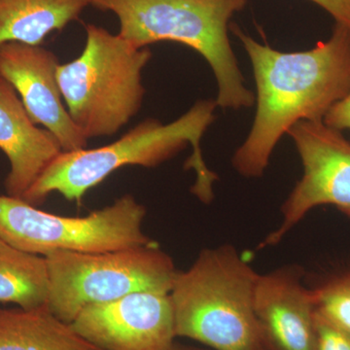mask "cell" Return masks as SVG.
I'll use <instances>...</instances> for the list:
<instances>
[{"label": "cell", "mask_w": 350, "mask_h": 350, "mask_svg": "<svg viewBox=\"0 0 350 350\" xmlns=\"http://www.w3.org/2000/svg\"><path fill=\"white\" fill-rule=\"evenodd\" d=\"M296 265L258 275L254 310L264 350H314L312 289Z\"/></svg>", "instance_id": "cell-11"}, {"label": "cell", "mask_w": 350, "mask_h": 350, "mask_svg": "<svg viewBox=\"0 0 350 350\" xmlns=\"http://www.w3.org/2000/svg\"><path fill=\"white\" fill-rule=\"evenodd\" d=\"M0 150L10 163L6 195L22 199L44 170L63 152L56 137L38 128L17 92L0 77Z\"/></svg>", "instance_id": "cell-12"}, {"label": "cell", "mask_w": 350, "mask_h": 350, "mask_svg": "<svg viewBox=\"0 0 350 350\" xmlns=\"http://www.w3.org/2000/svg\"><path fill=\"white\" fill-rule=\"evenodd\" d=\"M312 293L315 312L350 333V271L326 280Z\"/></svg>", "instance_id": "cell-16"}, {"label": "cell", "mask_w": 350, "mask_h": 350, "mask_svg": "<svg viewBox=\"0 0 350 350\" xmlns=\"http://www.w3.org/2000/svg\"><path fill=\"white\" fill-rule=\"evenodd\" d=\"M314 350H350V333L315 312Z\"/></svg>", "instance_id": "cell-17"}, {"label": "cell", "mask_w": 350, "mask_h": 350, "mask_svg": "<svg viewBox=\"0 0 350 350\" xmlns=\"http://www.w3.org/2000/svg\"><path fill=\"white\" fill-rule=\"evenodd\" d=\"M0 350H103L57 319L48 305L0 308Z\"/></svg>", "instance_id": "cell-13"}, {"label": "cell", "mask_w": 350, "mask_h": 350, "mask_svg": "<svg viewBox=\"0 0 350 350\" xmlns=\"http://www.w3.org/2000/svg\"><path fill=\"white\" fill-rule=\"evenodd\" d=\"M103 350H170L175 342L170 293L140 291L83 308L71 323Z\"/></svg>", "instance_id": "cell-9"}, {"label": "cell", "mask_w": 350, "mask_h": 350, "mask_svg": "<svg viewBox=\"0 0 350 350\" xmlns=\"http://www.w3.org/2000/svg\"><path fill=\"white\" fill-rule=\"evenodd\" d=\"M85 31L84 49L59 64L57 80L69 116L89 140L114 135L139 112L142 72L152 53L96 25Z\"/></svg>", "instance_id": "cell-5"}, {"label": "cell", "mask_w": 350, "mask_h": 350, "mask_svg": "<svg viewBox=\"0 0 350 350\" xmlns=\"http://www.w3.org/2000/svg\"><path fill=\"white\" fill-rule=\"evenodd\" d=\"M59 59L42 46L0 45V77L10 83L36 125L56 137L64 152L87 148L88 139L75 125L57 80Z\"/></svg>", "instance_id": "cell-10"}, {"label": "cell", "mask_w": 350, "mask_h": 350, "mask_svg": "<svg viewBox=\"0 0 350 350\" xmlns=\"http://www.w3.org/2000/svg\"><path fill=\"white\" fill-rule=\"evenodd\" d=\"M46 259L48 308L69 324L88 306L135 292L170 293L178 271L159 244L101 253L59 251Z\"/></svg>", "instance_id": "cell-7"}, {"label": "cell", "mask_w": 350, "mask_h": 350, "mask_svg": "<svg viewBox=\"0 0 350 350\" xmlns=\"http://www.w3.org/2000/svg\"><path fill=\"white\" fill-rule=\"evenodd\" d=\"M250 57L257 110L250 135L232 158L239 174L262 176L280 138L300 121H322L350 91V29L336 23L331 38L312 49L285 53L234 27Z\"/></svg>", "instance_id": "cell-1"}, {"label": "cell", "mask_w": 350, "mask_h": 350, "mask_svg": "<svg viewBox=\"0 0 350 350\" xmlns=\"http://www.w3.org/2000/svg\"><path fill=\"white\" fill-rule=\"evenodd\" d=\"M170 350H213L211 349H202V347H193V345H186L177 344V342H174V345L170 347Z\"/></svg>", "instance_id": "cell-20"}, {"label": "cell", "mask_w": 350, "mask_h": 350, "mask_svg": "<svg viewBox=\"0 0 350 350\" xmlns=\"http://www.w3.org/2000/svg\"><path fill=\"white\" fill-rule=\"evenodd\" d=\"M259 273L234 246L200 251L170 292L176 337L213 350H264L254 310Z\"/></svg>", "instance_id": "cell-3"}, {"label": "cell", "mask_w": 350, "mask_h": 350, "mask_svg": "<svg viewBox=\"0 0 350 350\" xmlns=\"http://www.w3.org/2000/svg\"><path fill=\"white\" fill-rule=\"evenodd\" d=\"M216 107V100H199L185 114L169 124L146 119L112 144L98 148L63 151L22 200L36 206L52 193H57L69 202L80 204L91 189L121 167H155L190 145L193 153L186 161L185 170H194L196 174L192 193L200 202L208 204L213 200V184L218 177L206 167L200 142L215 119Z\"/></svg>", "instance_id": "cell-2"}, {"label": "cell", "mask_w": 350, "mask_h": 350, "mask_svg": "<svg viewBox=\"0 0 350 350\" xmlns=\"http://www.w3.org/2000/svg\"><path fill=\"white\" fill-rule=\"evenodd\" d=\"M323 122L335 130H350V91L327 112Z\"/></svg>", "instance_id": "cell-18"}, {"label": "cell", "mask_w": 350, "mask_h": 350, "mask_svg": "<svg viewBox=\"0 0 350 350\" xmlns=\"http://www.w3.org/2000/svg\"><path fill=\"white\" fill-rule=\"evenodd\" d=\"M90 0H0V45L39 46L53 31L79 19Z\"/></svg>", "instance_id": "cell-14"}, {"label": "cell", "mask_w": 350, "mask_h": 350, "mask_svg": "<svg viewBox=\"0 0 350 350\" xmlns=\"http://www.w3.org/2000/svg\"><path fill=\"white\" fill-rule=\"evenodd\" d=\"M330 14L337 24L350 29V0H310Z\"/></svg>", "instance_id": "cell-19"}, {"label": "cell", "mask_w": 350, "mask_h": 350, "mask_svg": "<svg viewBox=\"0 0 350 350\" xmlns=\"http://www.w3.org/2000/svg\"><path fill=\"white\" fill-rule=\"evenodd\" d=\"M49 294L46 257L18 250L0 238V303L32 310L48 305Z\"/></svg>", "instance_id": "cell-15"}, {"label": "cell", "mask_w": 350, "mask_h": 350, "mask_svg": "<svg viewBox=\"0 0 350 350\" xmlns=\"http://www.w3.org/2000/svg\"><path fill=\"white\" fill-rule=\"evenodd\" d=\"M247 0H90L118 18L119 34L137 48L174 41L192 48L211 66L217 81V107H252L255 96L244 78L228 36V24Z\"/></svg>", "instance_id": "cell-4"}, {"label": "cell", "mask_w": 350, "mask_h": 350, "mask_svg": "<svg viewBox=\"0 0 350 350\" xmlns=\"http://www.w3.org/2000/svg\"><path fill=\"white\" fill-rule=\"evenodd\" d=\"M145 215L146 208L131 194L83 217L46 213L24 200L0 195V238L43 257L59 251L101 253L156 245L142 228Z\"/></svg>", "instance_id": "cell-6"}, {"label": "cell", "mask_w": 350, "mask_h": 350, "mask_svg": "<svg viewBox=\"0 0 350 350\" xmlns=\"http://www.w3.org/2000/svg\"><path fill=\"white\" fill-rule=\"evenodd\" d=\"M288 135L303 165V175L282 207V221L259 248L276 245L312 209L333 206L350 218V142L322 121H300Z\"/></svg>", "instance_id": "cell-8"}]
</instances>
